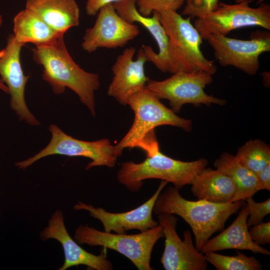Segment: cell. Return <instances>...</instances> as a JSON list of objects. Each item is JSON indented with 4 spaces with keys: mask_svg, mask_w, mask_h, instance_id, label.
<instances>
[{
    "mask_svg": "<svg viewBox=\"0 0 270 270\" xmlns=\"http://www.w3.org/2000/svg\"><path fill=\"white\" fill-rule=\"evenodd\" d=\"M33 60L42 66V78L56 94L66 88L73 90L92 116H96L94 92L100 86V76L82 69L72 60L64 44V36L53 42L32 48Z\"/></svg>",
    "mask_w": 270,
    "mask_h": 270,
    "instance_id": "cell-1",
    "label": "cell"
},
{
    "mask_svg": "<svg viewBox=\"0 0 270 270\" xmlns=\"http://www.w3.org/2000/svg\"><path fill=\"white\" fill-rule=\"evenodd\" d=\"M244 204L243 200L224 204L192 201L184 198L174 186H169L158 196L153 212L157 215L168 213L181 217L190 226L195 247L200 251L214 233L224 229L227 220Z\"/></svg>",
    "mask_w": 270,
    "mask_h": 270,
    "instance_id": "cell-2",
    "label": "cell"
},
{
    "mask_svg": "<svg viewBox=\"0 0 270 270\" xmlns=\"http://www.w3.org/2000/svg\"><path fill=\"white\" fill-rule=\"evenodd\" d=\"M146 156L140 163L132 161L122 163L118 171V180L132 192L140 190L143 181L150 178L171 182L180 190L190 184L194 176L208 164L204 158L191 162L175 160L162 154L160 148Z\"/></svg>",
    "mask_w": 270,
    "mask_h": 270,
    "instance_id": "cell-3",
    "label": "cell"
},
{
    "mask_svg": "<svg viewBox=\"0 0 270 270\" xmlns=\"http://www.w3.org/2000/svg\"><path fill=\"white\" fill-rule=\"evenodd\" d=\"M158 14L169 39L168 72L203 71L212 76L215 74L217 68L214 60L202 54L200 47L203 39L191 23V18H184L174 10Z\"/></svg>",
    "mask_w": 270,
    "mask_h": 270,
    "instance_id": "cell-4",
    "label": "cell"
},
{
    "mask_svg": "<svg viewBox=\"0 0 270 270\" xmlns=\"http://www.w3.org/2000/svg\"><path fill=\"white\" fill-rule=\"evenodd\" d=\"M126 105L134 111V118L128 132L116 144L122 150L127 148H136L150 132L160 126L170 125L186 132L192 130V120L177 116L146 86L130 94L126 98Z\"/></svg>",
    "mask_w": 270,
    "mask_h": 270,
    "instance_id": "cell-5",
    "label": "cell"
},
{
    "mask_svg": "<svg viewBox=\"0 0 270 270\" xmlns=\"http://www.w3.org/2000/svg\"><path fill=\"white\" fill-rule=\"evenodd\" d=\"M163 236L162 228L159 224L139 234H127L100 231L84 224L79 225L74 233V240L79 244L114 250L129 259L138 270L152 269V252L156 242Z\"/></svg>",
    "mask_w": 270,
    "mask_h": 270,
    "instance_id": "cell-6",
    "label": "cell"
},
{
    "mask_svg": "<svg viewBox=\"0 0 270 270\" xmlns=\"http://www.w3.org/2000/svg\"><path fill=\"white\" fill-rule=\"evenodd\" d=\"M48 130L52 137L48 144L33 156L16 162L15 166L17 168L25 170L38 160L52 155L88 158L91 161L86 165V170L97 166L112 168L122 152V150L116 144H112L108 138L92 142L80 140L67 134L52 124H50Z\"/></svg>",
    "mask_w": 270,
    "mask_h": 270,
    "instance_id": "cell-7",
    "label": "cell"
},
{
    "mask_svg": "<svg viewBox=\"0 0 270 270\" xmlns=\"http://www.w3.org/2000/svg\"><path fill=\"white\" fill-rule=\"evenodd\" d=\"M212 75L203 71L178 72L162 80H149L146 86L159 99L169 101L171 110L179 112L183 105L196 107L212 104L224 106L226 100L207 94L204 88L212 82Z\"/></svg>",
    "mask_w": 270,
    "mask_h": 270,
    "instance_id": "cell-8",
    "label": "cell"
},
{
    "mask_svg": "<svg viewBox=\"0 0 270 270\" xmlns=\"http://www.w3.org/2000/svg\"><path fill=\"white\" fill-rule=\"evenodd\" d=\"M252 0L234 4L219 2L218 8L208 14L196 18L194 26L203 40L212 34L226 36L237 28L260 26L270 30V6L261 2L258 8L249 6Z\"/></svg>",
    "mask_w": 270,
    "mask_h": 270,
    "instance_id": "cell-9",
    "label": "cell"
},
{
    "mask_svg": "<svg viewBox=\"0 0 270 270\" xmlns=\"http://www.w3.org/2000/svg\"><path fill=\"white\" fill-rule=\"evenodd\" d=\"M206 40L220 64L235 67L250 76L256 74L259 70L260 56L270 51V34L266 32H256L248 40L218 34H210Z\"/></svg>",
    "mask_w": 270,
    "mask_h": 270,
    "instance_id": "cell-10",
    "label": "cell"
},
{
    "mask_svg": "<svg viewBox=\"0 0 270 270\" xmlns=\"http://www.w3.org/2000/svg\"><path fill=\"white\" fill-rule=\"evenodd\" d=\"M158 224L165 237L164 249L160 263L166 270H206L208 262L204 254L194 244L192 234L184 232L182 240L176 232L178 218L172 214H158Z\"/></svg>",
    "mask_w": 270,
    "mask_h": 270,
    "instance_id": "cell-11",
    "label": "cell"
},
{
    "mask_svg": "<svg viewBox=\"0 0 270 270\" xmlns=\"http://www.w3.org/2000/svg\"><path fill=\"white\" fill-rule=\"evenodd\" d=\"M140 34L137 26L126 20L113 4H108L100 8L94 26L86 30L82 46L88 52L100 48L123 47Z\"/></svg>",
    "mask_w": 270,
    "mask_h": 270,
    "instance_id": "cell-12",
    "label": "cell"
},
{
    "mask_svg": "<svg viewBox=\"0 0 270 270\" xmlns=\"http://www.w3.org/2000/svg\"><path fill=\"white\" fill-rule=\"evenodd\" d=\"M24 45L13 34L8 36L4 54L0 58V80L8 88L10 107L19 120L31 126H39L40 122L28 109L25 100V88L30 76L24 74L20 60Z\"/></svg>",
    "mask_w": 270,
    "mask_h": 270,
    "instance_id": "cell-13",
    "label": "cell"
},
{
    "mask_svg": "<svg viewBox=\"0 0 270 270\" xmlns=\"http://www.w3.org/2000/svg\"><path fill=\"white\" fill-rule=\"evenodd\" d=\"M168 182L162 180L154 194L140 206L130 211L114 213L106 211L102 208H96L90 204L77 201L73 208L76 210H84L90 215L100 220L106 232L126 234L130 230L144 232L158 226V222L152 216L156 200Z\"/></svg>",
    "mask_w": 270,
    "mask_h": 270,
    "instance_id": "cell-14",
    "label": "cell"
},
{
    "mask_svg": "<svg viewBox=\"0 0 270 270\" xmlns=\"http://www.w3.org/2000/svg\"><path fill=\"white\" fill-rule=\"evenodd\" d=\"M42 240L50 239L57 240L64 253V262L58 270H66L74 266L84 265L96 270H111L113 265L106 258L107 249L103 248L100 255L89 252L69 234L66 227L62 212L56 210L48 220V226L40 233Z\"/></svg>",
    "mask_w": 270,
    "mask_h": 270,
    "instance_id": "cell-15",
    "label": "cell"
},
{
    "mask_svg": "<svg viewBox=\"0 0 270 270\" xmlns=\"http://www.w3.org/2000/svg\"><path fill=\"white\" fill-rule=\"evenodd\" d=\"M136 51L134 47L126 48L118 56L112 68L114 76L107 94L122 105H126L130 94L146 86L150 80L144 72V64L148 61L144 50L140 48L136 60H134Z\"/></svg>",
    "mask_w": 270,
    "mask_h": 270,
    "instance_id": "cell-16",
    "label": "cell"
},
{
    "mask_svg": "<svg viewBox=\"0 0 270 270\" xmlns=\"http://www.w3.org/2000/svg\"><path fill=\"white\" fill-rule=\"evenodd\" d=\"M136 0H120L113 4L118 14L127 22H137L144 26L152 36L158 48V52L147 45H142L148 62H152L162 72H168L170 66L169 39L162 25L159 14L153 12L152 17L144 16L136 8Z\"/></svg>",
    "mask_w": 270,
    "mask_h": 270,
    "instance_id": "cell-17",
    "label": "cell"
},
{
    "mask_svg": "<svg viewBox=\"0 0 270 270\" xmlns=\"http://www.w3.org/2000/svg\"><path fill=\"white\" fill-rule=\"evenodd\" d=\"M234 222L216 236L209 239L200 249L202 254L228 249L248 250L254 254L270 256V252L251 238L247 225L248 214L246 204L241 208Z\"/></svg>",
    "mask_w": 270,
    "mask_h": 270,
    "instance_id": "cell-18",
    "label": "cell"
},
{
    "mask_svg": "<svg viewBox=\"0 0 270 270\" xmlns=\"http://www.w3.org/2000/svg\"><path fill=\"white\" fill-rule=\"evenodd\" d=\"M26 9L62 34L80 24V9L75 0H26Z\"/></svg>",
    "mask_w": 270,
    "mask_h": 270,
    "instance_id": "cell-19",
    "label": "cell"
},
{
    "mask_svg": "<svg viewBox=\"0 0 270 270\" xmlns=\"http://www.w3.org/2000/svg\"><path fill=\"white\" fill-rule=\"evenodd\" d=\"M190 184L192 194L198 200L216 204L230 203L236 190L228 176L216 168L206 167L194 176Z\"/></svg>",
    "mask_w": 270,
    "mask_h": 270,
    "instance_id": "cell-20",
    "label": "cell"
},
{
    "mask_svg": "<svg viewBox=\"0 0 270 270\" xmlns=\"http://www.w3.org/2000/svg\"><path fill=\"white\" fill-rule=\"evenodd\" d=\"M13 23V34L18 42L24 44L28 42L36 46L48 44L64 36L26 8L15 16Z\"/></svg>",
    "mask_w": 270,
    "mask_h": 270,
    "instance_id": "cell-21",
    "label": "cell"
},
{
    "mask_svg": "<svg viewBox=\"0 0 270 270\" xmlns=\"http://www.w3.org/2000/svg\"><path fill=\"white\" fill-rule=\"evenodd\" d=\"M214 165L234 182L236 192L230 203L252 197L258 191L256 174L242 165L235 155L224 152L216 160Z\"/></svg>",
    "mask_w": 270,
    "mask_h": 270,
    "instance_id": "cell-22",
    "label": "cell"
},
{
    "mask_svg": "<svg viewBox=\"0 0 270 270\" xmlns=\"http://www.w3.org/2000/svg\"><path fill=\"white\" fill-rule=\"evenodd\" d=\"M239 162L256 174L270 164V147L262 140H250L235 155Z\"/></svg>",
    "mask_w": 270,
    "mask_h": 270,
    "instance_id": "cell-23",
    "label": "cell"
},
{
    "mask_svg": "<svg viewBox=\"0 0 270 270\" xmlns=\"http://www.w3.org/2000/svg\"><path fill=\"white\" fill-rule=\"evenodd\" d=\"M237 254L228 256L208 251L203 253L207 262L217 270H260V263L254 256H248L238 251Z\"/></svg>",
    "mask_w": 270,
    "mask_h": 270,
    "instance_id": "cell-24",
    "label": "cell"
},
{
    "mask_svg": "<svg viewBox=\"0 0 270 270\" xmlns=\"http://www.w3.org/2000/svg\"><path fill=\"white\" fill-rule=\"evenodd\" d=\"M186 0H136V8L140 14L150 16L153 12H162L180 8Z\"/></svg>",
    "mask_w": 270,
    "mask_h": 270,
    "instance_id": "cell-25",
    "label": "cell"
},
{
    "mask_svg": "<svg viewBox=\"0 0 270 270\" xmlns=\"http://www.w3.org/2000/svg\"><path fill=\"white\" fill-rule=\"evenodd\" d=\"M245 200L248 214L247 219L248 228L263 222L264 218L270 213V198L260 202H256L252 197L248 198Z\"/></svg>",
    "mask_w": 270,
    "mask_h": 270,
    "instance_id": "cell-26",
    "label": "cell"
},
{
    "mask_svg": "<svg viewBox=\"0 0 270 270\" xmlns=\"http://www.w3.org/2000/svg\"><path fill=\"white\" fill-rule=\"evenodd\" d=\"M186 4L182 12L184 16L191 18L202 17L215 10L218 0H186Z\"/></svg>",
    "mask_w": 270,
    "mask_h": 270,
    "instance_id": "cell-27",
    "label": "cell"
},
{
    "mask_svg": "<svg viewBox=\"0 0 270 270\" xmlns=\"http://www.w3.org/2000/svg\"><path fill=\"white\" fill-rule=\"evenodd\" d=\"M252 240L260 246L270 244V222L262 223L249 228Z\"/></svg>",
    "mask_w": 270,
    "mask_h": 270,
    "instance_id": "cell-28",
    "label": "cell"
},
{
    "mask_svg": "<svg viewBox=\"0 0 270 270\" xmlns=\"http://www.w3.org/2000/svg\"><path fill=\"white\" fill-rule=\"evenodd\" d=\"M258 190H270V164L256 174Z\"/></svg>",
    "mask_w": 270,
    "mask_h": 270,
    "instance_id": "cell-29",
    "label": "cell"
},
{
    "mask_svg": "<svg viewBox=\"0 0 270 270\" xmlns=\"http://www.w3.org/2000/svg\"><path fill=\"white\" fill-rule=\"evenodd\" d=\"M120 0H87L86 6V11L89 16H94L97 14L101 8L108 4H114Z\"/></svg>",
    "mask_w": 270,
    "mask_h": 270,
    "instance_id": "cell-30",
    "label": "cell"
},
{
    "mask_svg": "<svg viewBox=\"0 0 270 270\" xmlns=\"http://www.w3.org/2000/svg\"><path fill=\"white\" fill-rule=\"evenodd\" d=\"M2 22H3L2 16L1 14H0V26H2ZM4 52H5L4 48L0 50V58H2L4 55ZM0 90L7 94H8V87L4 84L0 80Z\"/></svg>",
    "mask_w": 270,
    "mask_h": 270,
    "instance_id": "cell-31",
    "label": "cell"
},
{
    "mask_svg": "<svg viewBox=\"0 0 270 270\" xmlns=\"http://www.w3.org/2000/svg\"><path fill=\"white\" fill-rule=\"evenodd\" d=\"M236 0V3H239V2H242L244 1V0ZM263 0H260V2H262Z\"/></svg>",
    "mask_w": 270,
    "mask_h": 270,
    "instance_id": "cell-32",
    "label": "cell"
}]
</instances>
